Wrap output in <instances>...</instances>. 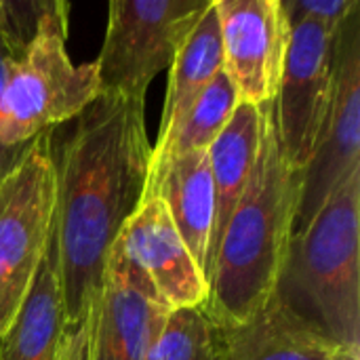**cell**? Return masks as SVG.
Returning a JSON list of instances; mask_svg holds the SVG:
<instances>
[{
  "label": "cell",
  "instance_id": "1",
  "mask_svg": "<svg viewBox=\"0 0 360 360\" xmlns=\"http://www.w3.org/2000/svg\"><path fill=\"white\" fill-rule=\"evenodd\" d=\"M143 105L99 93L53 150V245L68 331L86 323L108 255L143 198L152 156Z\"/></svg>",
  "mask_w": 360,
  "mask_h": 360
},
{
  "label": "cell",
  "instance_id": "2",
  "mask_svg": "<svg viewBox=\"0 0 360 360\" xmlns=\"http://www.w3.org/2000/svg\"><path fill=\"white\" fill-rule=\"evenodd\" d=\"M304 171L291 169L278 148L272 108L262 148L217 245L202 306L215 327L238 325L276 295L293 240Z\"/></svg>",
  "mask_w": 360,
  "mask_h": 360
},
{
  "label": "cell",
  "instance_id": "3",
  "mask_svg": "<svg viewBox=\"0 0 360 360\" xmlns=\"http://www.w3.org/2000/svg\"><path fill=\"white\" fill-rule=\"evenodd\" d=\"M360 171L291 240L276 295L338 348L360 352Z\"/></svg>",
  "mask_w": 360,
  "mask_h": 360
},
{
  "label": "cell",
  "instance_id": "4",
  "mask_svg": "<svg viewBox=\"0 0 360 360\" xmlns=\"http://www.w3.org/2000/svg\"><path fill=\"white\" fill-rule=\"evenodd\" d=\"M68 27L70 2L49 0L32 42L11 70L0 101V148L11 154L76 118L99 95L95 63L70 61Z\"/></svg>",
  "mask_w": 360,
  "mask_h": 360
},
{
  "label": "cell",
  "instance_id": "5",
  "mask_svg": "<svg viewBox=\"0 0 360 360\" xmlns=\"http://www.w3.org/2000/svg\"><path fill=\"white\" fill-rule=\"evenodd\" d=\"M53 133H40L0 179V340L21 312L53 238Z\"/></svg>",
  "mask_w": 360,
  "mask_h": 360
},
{
  "label": "cell",
  "instance_id": "6",
  "mask_svg": "<svg viewBox=\"0 0 360 360\" xmlns=\"http://www.w3.org/2000/svg\"><path fill=\"white\" fill-rule=\"evenodd\" d=\"M211 0H112L95 70L99 93L146 101Z\"/></svg>",
  "mask_w": 360,
  "mask_h": 360
},
{
  "label": "cell",
  "instance_id": "7",
  "mask_svg": "<svg viewBox=\"0 0 360 360\" xmlns=\"http://www.w3.org/2000/svg\"><path fill=\"white\" fill-rule=\"evenodd\" d=\"M335 40L323 25L291 23V38L270 103L276 141L285 162L304 171L323 135L335 86Z\"/></svg>",
  "mask_w": 360,
  "mask_h": 360
},
{
  "label": "cell",
  "instance_id": "8",
  "mask_svg": "<svg viewBox=\"0 0 360 360\" xmlns=\"http://www.w3.org/2000/svg\"><path fill=\"white\" fill-rule=\"evenodd\" d=\"M360 171V11L335 40V86L316 150L304 169L293 238L300 236L340 186Z\"/></svg>",
  "mask_w": 360,
  "mask_h": 360
},
{
  "label": "cell",
  "instance_id": "9",
  "mask_svg": "<svg viewBox=\"0 0 360 360\" xmlns=\"http://www.w3.org/2000/svg\"><path fill=\"white\" fill-rule=\"evenodd\" d=\"M224 72L238 101L272 103L291 38L281 0H215Z\"/></svg>",
  "mask_w": 360,
  "mask_h": 360
},
{
  "label": "cell",
  "instance_id": "10",
  "mask_svg": "<svg viewBox=\"0 0 360 360\" xmlns=\"http://www.w3.org/2000/svg\"><path fill=\"white\" fill-rule=\"evenodd\" d=\"M169 308L114 243L89 314V360H146Z\"/></svg>",
  "mask_w": 360,
  "mask_h": 360
},
{
  "label": "cell",
  "instance_id": "11",
  "mask_svg": "<svg viewBox=\"0 0 360 360\" xmlns=\"http://www.w3.org/2000/svg\"><path fill=\"white\" fill-rule=\"evenodd\" d=\"M116 245L148 276L169 310L202 308L209 283L160 196H143Z\"/></svg>",
  "mask_w": 360,
  "mask_h": 360
},
{
  "label": "cell",
  "instance_id": "12",
  "mask_svg": "<svg viewBox=\"0 0 360 360\" xmlns=\"http://www.w3.org/2000/svg\"><path fill=\"white\" fill-rule=\"evenodd\" d=\"M143 196H160L188 251L209 283L215 194L207 150L186 152L150 167Z\"/></svg>",
  "mask_w": 360,
  "mask_h": 360
},
{
  "label": "cell",
  "instance_id": "13",
  "mask_svg": "<svg viewBox=\"0 0 360 360\" xmlns=\"http://www.w3.org/2000/svg\"><path fill=\"white\" fill-rule=\"evenodd\" d=\"M215 344L219 360H335L342 352L278 295L243 323L215 327Z\"/></svg>",
  "mask_w": 360,
  "mask_h": 360
},
{
  "label": "cell",
  "instance_id": "14",
  "mask_svg": "<svg viewBox=\"0 0 360 360\" xmlns=\"http://www.w3.org/2000/svg\"><path fill=\"white\" fill-rule=\"evenodd\" d=\"M268 110L270 103L253 105V103L238 101L230 122L224 127V131L207 150L211 179H213V194H215V226H213L211 253H209L211 266L224 228L253 173L264 139L266 122H268Z\"/></svg>",
  "mask_w": 360,
  "mask_h": 360
},
{
  "label": "cell",
  "instance_id": "15",
  "mask_svg": "<svg viewBox=\"0 0 360 360\" xmlns=\"http://www.w3.org/2000/svg\"><path fill=\"white\" fill-rule=\"evenodd\" d=\"M65 331L57 255L51 238L25 304L0 340V360H61Z\"/></svg>",
  "mask_w": 360,
  "mask_h": 360
},
{
  "label": "cell",
  "instance_id": "16",
  "mask_svg": "<svg viewBox=\"0 0 360 360\" xmlns=\"http://www.w3.org/2000/svg\"><path fill=\"white\" fill-rule=\"evenodd\" d=\"M224 68L219 23L215 13V0L207 6L200 19L190 30L181 49L177 51L169 68V86L165 97V110L154 148L162 146L177 124L186 118L217 72Z\"/></svg>",
  "mask_w": 360,
  "mask_h": 360
},
{
  "label": "cell",
  "instance_id": "17",
  "mask_svg": "<svg viewBox=\"0 0 360 360\" xmlns=\"http://www.w3.org/2000/svg\"><path fill=\"white\" fill-rule=\"evenodd\" d=\"M236 105V91L221 68L217 76L211 80V84L205 89V93L198 97V101L192 105V110L186 114V118L171 133V137L162 146L152 148L150 167L175 154L209 150V146L230 122Z\"/></svg>",
  "mask_w": 360,
  "mask_h": 360
},
{
  "label": "cell",
  "instance_id": "18",
  "mask_svg": "<svg viewBox=\"0 0 360 360\" xmlns=\"http://www.w3.org/2000/svg\"><path fill=\"white\" fill-rule=\"evenodd\" d=\"M146 360H219L215 327L202 308L169 310Z\"/></svg>",
  "mask_w": 360,
  "mask_h": 360
},
{
  "label": "cell",
  "instance_id": "19",
  "mask_svg": "<svg viewBox=\"0 0 360 360\" xmlns=\"http://www.w3.org/2000/svg\"><path fill=\"white\" fill-rule=\"evenodd\" d=\"M289 25L302 19L323 25L329 34L338 36L346 21L360 11L359 0H281Z\"/></svg>",
  "mask_w": 360,
  "mask_h": 360
},
{
  "label": "cell",
  "instance_id": "20",
  "mask_svg": "<svg viewBox=\"0 0 360 360\" xmlns=\"http://www.w3.org/2000/svg\"><path fill=\"white\" fill-rule=\"evenodd\" d=\"M23 53H19L6 38L4 34L0 32V101H2V93H4V86H6V80L11 76V70L15 65V61L21 57ZM23 154V152H21ZM21 154H11L6 150L0 148V179L15 167V162L19 160Z\"/></svg>",
  "mask_w": 360,
  "mask_h": 360
},
{
  "label": "cell",
  "instance_id": "21",
  "mask_svg": "<svg viewBox=\"0 0 360 360\" xmlns=\"http://www.w3.org/2000/svg\"><path fill=\"white\" fill-rule=\"evenodd\" d=\"M61 360H89V321L76 329L65 331Z\"/></svg>",
  "mask_w": 360,
  "mask_h": 360
},
{
  "label": "cell",
  "instance_id": "22",
  "mask_svg": "<svg viewBox=\"0 0 360 360\" xmlns=\"http://www.w3.org/2000/svg\"><path fill=\"white\" fill-rule=\"evenodd\" d=\"M335 360H360V352H348V350H342Z\"/></svg>",
  "mask_w": 360,
  "mask_h": 360
}]
</instances>
